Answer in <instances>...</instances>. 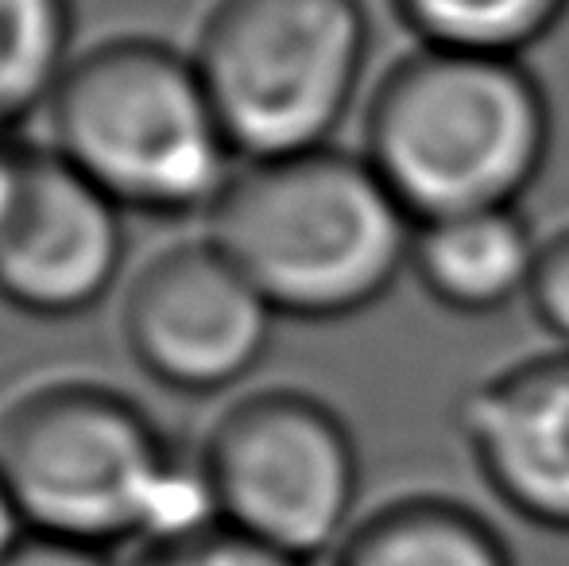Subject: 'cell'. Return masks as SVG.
Masks as SVG:
<instances>
[{"label": "cell", "mask_w": 569, "mask_h": 566, "mask_svg": "<svg viewBox=\"0 0 569 566\" xmlns=\"http://www.w3.org/2000/svg\"><path fill=\"white\" fill-rule=\"evenodd\" d=\"M555 143L527 59L415 43L365 93L360 156L419 221L519 206Z\"/></svg>", "instance_id": "6da1fadb"}, {"label": "cell", "mask_w": 569, "mask_h": 566, "mask_svg": "<svg viewBox=\"0 0 569 566\" xmlns=\"http://www.w3.org/2000/svg\"><path fill=\"white\" fill-rule=\"evenodd\" d=\"M206 218V237L279 318H357L411 268L415 218L360 151L338 143L240 163Z\"/></svg>", "instance_id": "7a4b0ae2"}, {"label": "cell", "mask_w": 569, "mask_h": 566, "mask_svg": "<svg viewBox=\"0 0 569 566\" xmlns=\"http://www.w3.org/2000/svg\"><path fill=\"white\" fill-rule=\"evenodd\" d=\"M0 477L31 536L109 552L218 520L202 469L174 466L163 430L98 380H51L0 411Z\"/></svg>", "instance_id": "3957f363"}, {"label": "cell", "mask_w": 569, "mask_h": 566, "mask_svg": "<svg viewBox=\"0 0 569 566\" xmlns=\"http://www.w3.org/2000/svg\"><path fill=\"white\" fill-rule=\"evenodd\" d=\"M47 113L51 148L124 214H210L240 163L194 54L163 39L74 54Z\"/></svg>", "instance_id": "277c9868"}, {"label": "cell", "mask_w": 569, "mask_h": 566, "mask_svg": "<svg viewBox=\"0 0 569 566\" xmlns=\"http://www.w3.org/2000/svg\"><path fill=\"white\" fill-rule=\"evenodd\" d=\"M198 75L240 163L330 148L368 93L365 0H218Z\"/></svg>", "instance_id": "5b68a950"}, {"label": "cell", "mask_w": 569, "mask_h": 566, "mask_svg": "<svg viewBox=\"0 0 569 566\" xmlns=\"http://www.w3.org/2000/svg\"><path fill=\"white\" fill-rule=\"evenodd\" d=\"M218 520L302 563H326L360 520V450L330 400L295 385L232 400L198 461Z\"/></svg>", "instance_id": "8992f818"}, {"label": "cell", "mask_w": 569, "mask_h": 566, "mask_svg": "<svg viewBox=\"0 0 569 566\" xmlns=\"http://www.w3.org/2000/svg\"><path fill=\"white\" fill-rule=\"evenodd\" d=\"M276 318L271 302L210 237L151 257L120 310L136 365L190 396L240 385L268 354Z\"/></svg>", "instance_id": "52a82bcc"}, {"label": "cell", "mask_w": 569, "mask_h": 566, "mask_svg": "<svg viewBox=\"0 0 569 566\" xmlns=\"http://www.w3.org/2000/svg\"><path fill=\"white\" fill-rule=\"evenodd\" d=\"M124 210L54 148H23L0 221V299L36 318H74L113 291L124 268Z\"/></svg>", "instance_id": "ba28073f"}, {"label": "cell", "mask_w": 569, "mask_h": 566, "mask_svg": "<svg viewBox=\"0 0 569 566\" xmlns=\"http://www.w3.org/2000/svg\"><path fill=\"white\" fill-rule=\"evenodd\" d=\"M465 458L516 520L569 536V346L516 357L453 404Z\"/></svg>", "instance_id": "9c48e42d"}, {"label": "cell", "mask_w": 569, "mask_h": 566, "mask_svg": "<svg viewBox=\"0 0 569 566\" xmlns=\"http://www.w3.org/2000/svg\"><path fill=\"white\" fill-rule=\"evenodd\" d=\"M539 241L519 206L419 221L407 276L446 315L492 318L527 299Z\"/></svg>", "instance_id": "30bf717a"}, {"label": "cell", "mask_w": 569, "mask_h": 566, "mask_svg": "<svg viewBox=\"0 0 569 566\" xmlns=\"http://www.w3.org/2000/svg\"><path fill=\"white\" fill-rule=\"evenodd\" d=\"M322 566H519L503 532L450 493H399L360 513Z\"/></svg>", "instance_id": "8fae6325"}, {"label": "cell", "mask_w": 569, "mask_h": 566, "mask_svg": "<svg viewBox=\"0 0 569 566\" xmlns=\"http://www.w3.org/2000/svg\"><path fill=\"white\" fill-rule=\"evenodd\" d=\"M70 59V0H0V137L51 106Z\"/></svg>", "instance_id": "7c38bea8"}, {"label": "cell", "mask_w": 569, "mask_h": 566, "mask_svg": "<svg viewBox=\"0 0 569 566\" xmlns=\"http://www.w3.org/2000/svg\"><path fill=\"white\" fill-rule=\"evenodd\" d=\"M415 43L527 59L558 23L569 0H391Z\"/></svg>", "instance_id": "4fadbf2b"}, {"label": "cell", "mask_w": 569, "mask_h": 566, "mask_svg": "<svg viewBox=\"0 0 569 566\" xmlns=\"http://www.w3.org/2000/svg\"><path fill=\"white\" fill-rule=\"evenodd\" d=\"M136 566H322V563H302L295 555L276 552V547L229 528L226 520H210L202 528L179 532V536L151 539Z\"/></svg>", "instance_id": "5bb4252c"}, {"label": "cell", "mask_w": 569, "mask_h": 566, "mask_svg": "<svg viewBox=\"0 0 569 566\" xmlns=\"http://www.w3.org/2000/svg\"><path fill=\"white\" fill-rule=\"evenodd\" d=\"M527 310L547 330L550 346H569V221L539 241Z\"/></svg>", "instance_id": "9a60e30c"}, {"label": "cell", "mask_w": 569, "mask_h": 566, "mask_svg": "<svg viewBox=\"0 0 569 566\" xmlns=\"http://www.w3.org/2000/svg\"><path fill=\"white\" fill-rule=\"evenodd\" d=\"M0 566H117L109 559V552L86 544H67V539L51 536H23L20 547L8 555Z\"/></svg>", "instance_id": "2e32d148"}, {"label": "cell", "mask_w": 569, "mask_h": 566, "mask_svg": "<svg viewBox=\"0 0 569 566\" xmlns=\"http://www.w3.org/2000/svg\"><path fill=\"white\" fill-rule=\"evenodd\" d=\"M28 536V524H23L20 508H16L12 493H8L4 477H0V563L20 547V539Z\"/></svg>", "instance_id": "e0dca14e"}, {"label": "cell", "mask_w": 569, "mask_h": 566, "mask_svg": "<svg viewBox=\"0 0 569 566\" xmlns=\"http://www.w3.org/2000/svg\"><path fill=\"white\" fill-rule=\"evenodd\" d=\"M23 148H16L12 137H0V221H4L8 206L16 198V182H20Z\"/></svg>", "instance_id": "ac0fdd59"}]
</instances>
